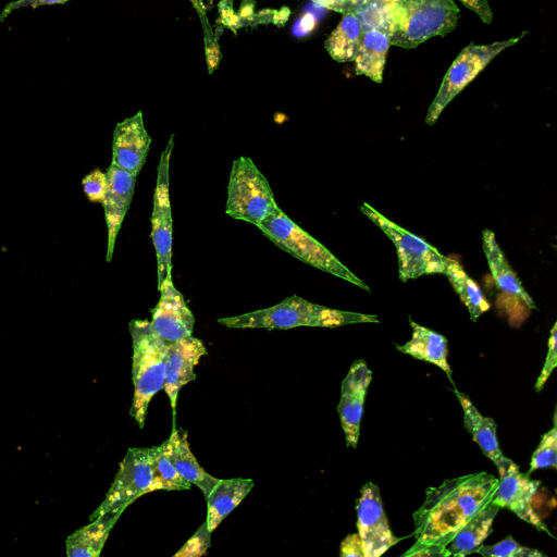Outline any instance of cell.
<instances>
[{
  "label": "cell",
  "instance_id": "1",
  "mask_svg": "<svg viewBox=\"0 0 557 557\" xmlns=\"http://www.w3.org/2000/svg\"><path fill=\"white\" fill-rule=\"evenodd\" d=\"M497 483L495 475L478 472L428 487L412 515L416 542L447 547L460 528L491 503Z\"/></svg>",
  "mask_w": 557,
  "mask_h": 557
},
{
  "label": "cell",
  "instance_id": "2",
  "mask_svg": "<svg viewBox=\"0 0 557 557\" xmlns=\"http://www.w3.org/2000/svg\"><path fill=\"white\" fill-rule=\"evenodd\" d=\"M459 17L454 0L383 1L384 28L389 44L414 48L434 36L453 30Z\"/></svg>",
  "mask_w": 557,
  "mask_h": 557
},
{
  "label": "cell",
  "instance_id": "3",
  "mask_svg": "<svg viewBox=\"0 0 557 557\" xmlns=\"http://www.w3.org/2000/svg\"><path fill=\"white\" fill-rule=\"evenodd\" d=\"M218 322L232 329L288 330L297 326L336 327L354 323H377L379 320L373 314L332 309L292 296L272 307L222 318Z\"/></svg>",
  "mask_w": 557,
  "mask_h": 557
},
{
  "label": "cell",
  "instance_id": "4",
  "mask_svg": "<svg viewBox=\"0 0 557 557\" xmlns=\"http://www.w3.org/2000/svg\"><path fill=\"white\" fill-rule=\"evenodd\" d=\"M129 332L134 385L131 416L144 428L149 403L164 385L169 344L156 334L148 320L131 321Z\"/></svg>",
  "mask_w": 557,
  "mask_h": 557
},
{
  "label": "cell",
  "instance_id": "5",
  "mask_svg": "<svg viewBox=\"0 0 557 557\" xmlns=\"http://www.w3.org/2000/svg\"><path fill=\"white\" fill-rule=\"evenodd\" d=\"M257 227L278 248L295 258L370 292L362 280L280 208L265 216Z\"/></svg>",
  "mask_w": 557,
  "mask_h": 557
},
{
  "label": "cell",
  "instance_id": "6",
  "mask_svg": "<svg viewBox=\"0 0 557 557\" xmlns=\"http://www.w3.org/2000/svg\"><path fill=\"white\" fill-rule=\"evenodd\" d=\"M278 208L267 177L248 157L233 161L225 213L233 219L258 225Z\"/></svg>",
  "mask_w": 557,
  "mask_h": 557
},
{
  "label": "cell",
  "instance_id": "7",
  "mask_svg": "<svg viewBox=\"0 0 557 557\" xmlns=\"http://www.w3.org/2000/svg\"><path fill=\"white\" fill-rule=\"evenodd\" d=\"M361 212L394 243L398 258L399 280L406 282L422 275L444 274L448 257L435 247L392 222L363 202Z\"/></svg>",
  "mask_w": 557,
  "mask_h": 557
},
{
  "label": "cell",
  "instance_id": "8",
  "mask_svg": "<svg viewBox=\"0 0 557 557\" xmlns=\"http://www.w3.org/2000/svg\"><path fill=\"white\" fill-rule=\"evenodd\" d=\"M519 38L496 41L488 45L470 44L455 59L442 85L429 108L425 123L433 125L446 106L470 83L479 73L507 47L515 45Z\"/></svg>",
  "mask_w": 557,
  "mask_h": 557
},
{
  "label": "cell",
  "instance_id": "9",
  "mask_svg": "<svg viewBox=\"0 0 557 557\" xmlns=\"http://www.w3.org/2000/svg\"><path fill=\"white\" fill-rule=\"evenodd\" d=\"M152 481L150 449L129 448L103 502L91 513L90 520L107 513H122L138 497L150 493Z\"/></svg>",
  "mask_w": 557,
  "mask_h": 557
},
{
  "label": "cell",
  "instance_id": "10",
  "mask_svg": "<svg viewBox=\"0 0 557 557\" xmlns=\"http://www.w3.org/2000/svg\"><path fill=\"white\" fill-rule=\"evenodd\" d=\"M172 149L173 136L163 150L158 164L151 213V236L157 257L158 287L168 276L172 275V213L169 187Z\"/></svg>",
  "mask_w": 557,
  "mask_h": 557
},
{
  "label": "cell",
  "instance_id": "11",
  "mask_svg": "<svg viewBox=\"0 0 557 557\" xmlns=\"http://www.w3.org/2000/svg\"><path fill=\"white\" fill-rule=\"evenodd\" d=\"M356 510L364 557H380L400 541L388 525L376 484L368 482L361 487Z\"/></svg>",
  "mask_w": 557,
  "mask_h": 557
},
{
  "label": "cell",
  "instance_id": "12",
  "mask_svg": "<svg viewBox=\"0 0 557 557\" xmlns=\"http://www.w3.org/2000/svg\"><path fill=\"white\" fill-rule=\"evenodd\" d=\"M540 485V481L531 479L530 474L522 473L512 461L499 475L491 503L500 508H508L524 522L554 537L532 505Z\"/></svg>",
  "mask_w": 557,
  "mask_h": 557
},
{
  "label": "cell",
  "instance_id": "13",
  "mask_svg": "<svg viewBox=\"0 0 557 557\" xmlns=\"http://www.w3.org/2000/svg\"><path fill=\"white\" fill-rule=\"evenodd\" d=\"M158 289L160 298L152 310L150 321L156 334L168 344L190 336L195 318L183 295L173 285L172 275L168 276Z\"/></svg>",
  "mask_w": 557,
  "mask_h": 557
},
{
  "label": "cell",
  "instance_id": "14",
  "mask_svg": "<svg viewBox=\"0 0 557 557\" xmlns=\"http://www.w3.org/2000/svg\"><path fill=\"white\" fill-rule=\"evenodd\" d=\"M372 372L364 360H356L342 382L341 398L337 407L346 444L356 448L360 434L363 404Z\"/></svg>",
  "mask_w": 557,
  "mask_h": 557
},
{
  "label": "cell",
  "instance_id": "15",
  "mask_svg": "<svg viewBox=\"0 0 557 557\" xmlns=\"http://www.w3.org/2000/svg\"><path fill=\"white\" fill-rule=\"evenodd\" d=\"M151 144L139 111L134 116L127 117L117 123L112 140V162L133 175L140 172Z\"/></svg>",
  "mask_w": 557,
  "mask_h": 557
},
{
  "label": "cell",
  "instance_id": "16",
  "mask_svg": "<svg viewBox=\"0 0 557 557\" xmlns=\"http://www.w3.org/2000/svg\"><path fill=\"white\" fill-rule=\"evenodd\" d=\"M106 174L108 185L102 206L108 228L107 261H110L115 239L134 195L136 176L114 164L108 168Z\"/></svg>",
  "mask_w": 557,
  "mask_h": 557
},
{
  "label": "cell",
  "instance_id": "17",
  "mask_svg": "<svg viewBox=\"0 0 557 557\" xmlns=\"http://www.w3.org/2000/svg\"><path fill=\"white\" fill-rule=\"evenodd\" d=\"M206 354L207 348L202 342L191 335L169 344L163 389L173 410L176 407L178 392L185 384L196 379L194 368Z\"/></svg>",
  "mask_w": 557,
  "mask_h": 557
},
{
  "label": "cell",
  "instance_id": "18",
  "mask_svg": "<svg viewBox=\"0 0 557 557\" xmlns=\"http://www.w3.org/2000/svg\"><path fill=\"white\" fill-rule=\"evenodd\" d=\"M482 245L495 285L506 300L513 301L517 306L525 307L528 310L535 309L536 306L532 297L511 269L491 230L483 231Z\"/></svg>",
  "mask_w": 557,
  "mask_h": 557
},
{
  "label": "cell",
  "instance_id": "19",
  "mask_svg": "<svg viewBox=\"0 0 557 557\" xmlns=\"http://www.w3.org/2000/svg\"><path fill=\"white\" fill-rule=\"evenodd\" d=\"M455 393L463 410L466 430L480 446L483 454L496 466L499 475L503 474L512 460L504 456L499 447L496 422L492 418L483 416L467 395L457 389H455Z\"/></svg>",
  "mask_w": 557,
  "mask_h": 557
},
{
  "label": "cell",
  "instance_id": "20",
  "mask_svg": "<svg viewBox=\"0 0 557 557\" xmlns=\"http://www.w3.org/2000/svg\"><path fill=\"white\" fill-rule=\"evenodd\" d=\"M162 445L178 473L199 487L207 497L219 479L210 475L200 467L189 448L187 434L174 428L170 437Z\"/></svg>",
  "mask_w": 557,
  "mask_h": 557
},
{
  "label": "cell",
  "instance_id": "21",
  "mask_svg": "<svg viewBox=\"0 0 557 557\" xmlns=\"http://www.w3.org/2000/svg\"><path fill=\"white\" fill-rule=\"evenodd\" d=\"M253 486L251 479H219L207 498V527L212 533Z\"/></svg>",
  "mask_w": 557,
  "mask_h": 557
},
{
  "label": "cell",
  "instance_id": "22",
  "mask_svg": "<svg viewBox=\"0 0 557 557\" xmlns=\"http://www.w3.org/2000/svg\"><path fill=\"white\" fill-rule=\"evenodd\" d=\"M389 46L388 34L385 29L363 28L362 38L354 59L356 74L366 75L375 83H382Z\"/></svg>",
  "mask_w": 557,
  "mask_h": 557
},
{
  "label": "cell",
  "instance_id": "23",
  "mask_svg": "<svg viewBox=\"0 0 557 557\" xmlns=\"http://www.w3.org/2000/svg\"><path fill=\"white\" fill-rule=\"evenodd\" d=\"M412 329L411 338L404 345L397 346L400 352L416 359L428 361L441 368L450 376L451 370L447 362V339L445 336L422 326L409 317Z\"/></svg>",
  "mask_w": 557,
  "mask_h": 557
},
{
  "label": "cell",
  "instance_id": "24",
  "mask_svg": "<svg viewBox=\"0 0 557 557\" xmlns=\"http://www.w3.org/2000/svg\"><path fill=\"white\" fill-rule=\"evenodd\" d=\"M121 513L107 512L90 520L66 540L69 557H98Z\"/></svg>",
  "mask_w": 557,
  "mask_h": 557
},
{
  "label": "cell",
  "instance_id": "25",
  "mask_svg": "<svg viewBox=\"0 0 557 557\" xmlns=\"http://www.w3.org/2000/svg\"><path fill=\"white\" fill-rule=\"evenodd\" d=\"M499 509L497 505L488 503L465 523L447 545L450 556L465 557L475 553L492 533V524Z\"/></svg>",
  "mask_w": 557,
  "mask_h": 557
},
{
  "label": "cell",
  "instance_id": "26",
  "mask_svg": "<svg viewBox=\"0 0 557 557\" xmlns=\"http://www.w3.org/2000/svg\"><path fill=\"white\" fill-rule=\"evenodd\" d=\"M363 34L357 14H343L337 27L324 42L329 54L337 62L354 61Z\"/></svg>",
  "mask_w": 557,
  "mask_h": 557
},
{
  "label": "cell",
  "instance_id": "27",
  "mask_svg": "<svg viewBox=\"0 0 557 557\" xmlns=\"http://www.w3.org/2000/svg\"><path fill=\"white\" fill-rule=\"evenodd\" d=\"M444 274L467 307L473 322L490 309V302L484 297L481 288L457 260L448 258Z\"/></svg>",
  "mask_w": 557,
  "mask_h": 557
},
{
  "label": "cell",
  "instance_id": "28",
  "mask_svg": "<svg viewBox=\"0 0 557 557\" xmlns=\"http://www.w3.org/2000/svg\"><path fill=\"white\" fill-rule=\"evenodd\" d=\"M152 481L150 492L189 490L191 483L184 479L169 458L164 446L150 447Z\"/></svg>",
  "mask_w": 557,
  "mask_h": 557
},
{
  "label": "cell",
  "instance_id": "29",
  "mask_svg": "<svg viewBox=\"0 0 557 557\" xmlns=\"http://www.w3.org/2000/svg\"><path fill=\"white\" fill-rule=\"evenodd\" d=\"M554 411L553 426L543 434L540 444L533 451L527 474L544 468L557 467V424Z\"/></svg>",
  "mask_w": 557,
  "mask_h": 557
},
{
  "label": "cell",
  "instance_id": "30",
  "mask_svg": "<svg viewBox=\"0 0 557 557\" xmlns=\"http://www.w3.org/2000/svg\"><path fill=\"white\" fill-rule=\"evenodd\" d=\"M475 553L484 557H546L535 548L520 545L511 536H507L494 545H481Z\"/></svg>",
  "mask_w": 557,
  "mask_h": 557
},
{
  "label": "cell",
  "instance_id": "31",
  "mask_svg": "<svg viewBox=\"0 0 557 557\" xmlns=\"http://www.w3.org/2000/svg\"><path fill=\"white\" fill-rule=\"evenodd\" d=\"M83 189L90 201L102 202L107 191V174L95 169L83 178Z\"/></svg>",
  "mask_w": 557,
  "mask_h": 557
},
{
  "label": "cell",
  "instance_id": "32",
  "mask_svg": "<svg viewBox=\"0 0 557 557\" xmlns=\"http://www.w3.org/2000/svg\"><path fill=\"white\" fill-rule=\"evenodd\" d=\"M210 534L211 532L205 522L174 556L193 557L206 554L210 546Z\"/></svg>",
  "mask_w": 557,
  "mask_h": 557
},
{
  "label": "cell",
  "instance_id": "33",
  "mask_svg": "<svg viewBox=\"0 0 557 557\" xmlns=\"http://www.w3.org/2000/svg\"><path fill=\"white\" fill-rule=\"evenodd\" d=\"M547 355L545 358L544 366L535 383V391L541 392L546 381L550 376L553 370L557 366V323L555 322L549 334L547 342Z\"/></svg>",
  "mask_w": 557,
  "mask_h": 557
},
{
  "label": "cell",
  "instance_id": "34",
  "mask_svg": "<svg viewBox=\"0 0 557 557\" xmlns=\"http://www.w3.org/2000/svg\"><path fill=\"white\" fill-rule=\"evenodd\" d=\"M314 3L342 14L360 13L370 0H311Z\"/></svg>",
  "mask_w": 557,
  "mask_h": 557
},
{
  "label": "cell",
  "instance_id": "35",
  "mask_svg": "<svg viewBox=\"0 0 557 557\" xmlns=\"http://www.w3.org/2000/svg\"><path fill=\"white\" fill-rule=\"evenodd\" d=\"M403 557H449L450 554L446 546L438 544H425L416 542Z\"/></svg>",
  "mask_w": 557,
  "mask_h": 557
},
{
  "label": "cell",
  "instance_id": "36",
  "mask_svg": "<svg viewBox=\"0 0 557 557\" xmlns=\"http://www.w3.org/2000/svg\"><path fill=\"white\" fill-rule=\"evenodd\" d=\"M341 557H364L361 539L357 533L347 535L341 543Z\"/></svg>",
  "mask_w": 557,
  "mask_h": 557
},
{
  "label": "cell",
  "instance_id": "37",
  "mask_svg": "<svg viewBox=\"0 0 557 557\" xmlns=\"http://www.w3.org/2000/svg\"><path fill=\"white\" fill-rule=\"evenodd\" d=\"M66 1L69 0H16L5 5L0 15V21L2 22L12 11L24 7L37 8L46 4L65 3Z\"/></svg>",
  "mask_w": 557,
  "mask_h": 557
},
{
  "label": "cell",
  "instance_id": "38",
  "mask_svg": "<svg viewBox=\"0 0 557 557\" xmlns=\"http://www.w3.org/2000/svg\"><path fill=\"white\" fill-rule=\"evenodd\" d=\"M465 7L474 11L483 22H492V11L490 9L487 0H460Z\"/></svg>",
  "mask_w": 557,
  "mask_h": 557
},
{
  "label": "cell",
  "instance_id": "39",
  "mask_svg": "<svg viewBox=\"0 0 557 557\" xmlns=\"http://www.w3.org/2000/svg\"><path fill=\"white\" fill-rule=\"evenodd\" d=\"M190 1L200 14L205 13V9H203V4H202L201 0H190Z\"/></svg>",
  "mask_w": 557,
  "mask_h": 557
},
{
  "label": "cell",
  "instance_id": "40",
  "mask_svg": "<svg viewBox=\"0 0 557 557\" xmlns=\"http://www.w3.org/2000/svg\"><path fill=\"white\" fill-rule=\"evenodd\" d=\"M255 5L253 0H242V8L252 9Z\"/></svg>",
  "mask_w": 557,
  "mask_h": 557
}]
</instances>
